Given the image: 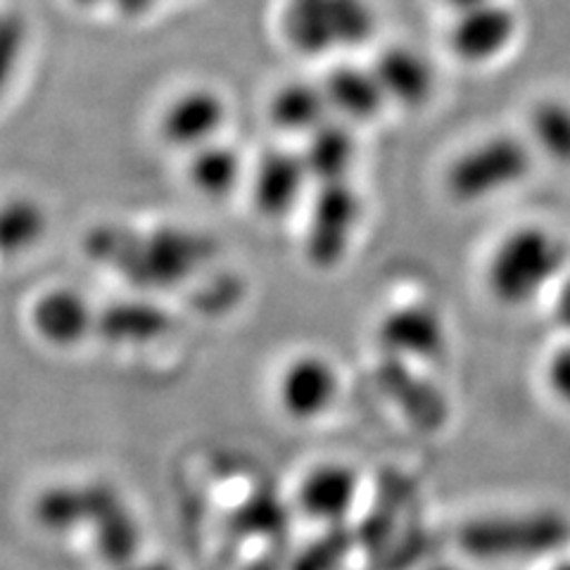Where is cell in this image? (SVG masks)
Returning a JSON list of instances; mask_svg holds the SVG:
<instances>
[{"label": "cell", "mask_w": 570, "mask_h": 570, "mask_svg": "<svg viewBox=\"0 0 570 570\" xmlns=\"http://www.w3.org/2000/svg\"><path fill=\"white\" fill-rule=\"evenodd\" d=\"M247 174L243 153L222 138L186 155V181L190 190L212 203L230 198L247 181Z\"/></svg>", "instance_id": "e0dca14e"}, {"label": "cell", "mask_w": 570, "mask_h": 570, "mask_svg": "<svg viewBox=\"0 0 570 570\" xmlns=\"http://www.w3.org/2000/svg\"><path fill=\"white\" fill-rule=\"evenodd\" d=\"M456 540L469 557L483 561L542 559L570 542V519L551 509L480 515L461 525Z\"/></svg>", "instance_id": "3957f363"}, {"label": "cell", "mask_w": 570, "mask_h": 570, "mask_svg": "<svg viewBox=\"0 0 570 570\" xmlns=\"http://www.w3.org/2000/svg\"><path fill=\"white\" fill-rule=\"evenodd\" d=\"M50 234V212L31 193L0 198V259L14 262L39 249Z\"/></svg>", "instance_id": "ac0fdd59"}, {"label": "cell", "mask_w": 570, "mask_h": 570, "mask_svg": "<svg viewBox=\"0 0 570 570\" xmlns=\"http://www.w3.org/2000/svg\"><path fill=\"white\" fill-rule=\"evenodd\" d=\"M24 24L17 17H0V94L12 81V75L22 58Z\"/></svg>", "instance_id": "cb8c5ba5"}, {"label": "cell", "mask_w": 570, "mask_h": 570, "mask_svg": "<svg viewBox=\"0 0 570 570\" xmlns=\"http://www.w3.org/2000/svg\"><path fill=\"white\" fill-rule=\"evenodd\" d=\"M228 100L209 86H186L157 115V138L184 157L219 140L228 124Z\"/></svg>", "instance_id": "ba28073f"}, {"label": "cell", "mask_w": 570, "mask_h": 570, "mask_svg": "<svg viewBox=\"0 0 570 570\" xmlns=\"http://www.w3.org/2000/svg\"><path fill=\"white\" fill-rule=\"evenodd\" d=\"M305 228V253L318 269H333L350 253V245L362 226V195L345 181L312 186Z\"/></svg>", "instance_id": "8992f818"}, {"label": "cell", "mask_w": 570, "mask_h": 570, "mask_svg": "<svg viewBox=\"0 0 570 570\" xmlns=\"http://www.w3.org/2000/svg\"><path fill=\"white\" fill-rule=\"evenodd\" d=\"M528 138L494 134L461 150L444 171V190L456 205H478L521 186L532 171Z\"/></svg>", "instance_id": "277c9868"}, {"label": "cell", "mask_w": 570, "mask_h": 570, "mask_svg": "<svg viewBox=\"0 0 570 570\" xmlns=\"http://www.w3.org/2000/svg\"><path fill=\"white\" fill-rule=\"evenodd\" d=\"M554 316L563 328L570 331V269L561 276V285L557 293V305H554Z\"/></svg>", "instance_id": "484cf974"}, {"label": "cell", "mask_w": 570, "mask_h": 570, "mask_svg": "<svg viewBox=\"0 0 570 570\" xmlns=\"http://www.w3.org/2000/svg\"><path fill=\"white\" fill-rule=\"evenodd\" d=\"M544 383L551 395L570 406V343L551 352L544 364Z\"/></svg>", "instance_id": "d4e9b609"}, {"label": "cell", "mask_w": 570, "mask_h": 570, "mask_svg": "<svg viewBox=\"0 0 570 570\" xmlns=\"http://www.w3.org/2000/svg\"><path fill=\"white\" fill-rule=\"evenodd\" d=\"M119 494L105 483H62L46 488L33 502V515L41 528L67 532L94 525L100 513Z\"/></svg>", "instance_id": "5bb4252c"}, {"label": "cell", "mask_w": 570, "mask_h": 570, "mask_svg": "<svg viewBox=\"0 0 570 570\" xmlns=\"http://www.w3.org/2000/svg\"><path fill=\"white\" fill-rule=\"evenodd\" d=\"M528 142L549 163L570 167V100L542 98L530 107Z\"/></svg>", "instance_id": "7402d4cb"}, {"label": "cell", "mask_w": 570, "mask_h": 570, "mask_svg": "<svg viewBox=\"0 0 570 570\" xmlns=\"http://www.w3.org/2000/svg\"><path fill=\"white\" fill-rule=\"evenodd\" d=\"M387 105L416 110L435 96L438 75L425 52L412 46H390L371 65Z\"/></svg>", "instance_id": "4fadbf2b"}, {"label": "cell", "mask_w": 570, "mask_h": 570, "mask_svg": "<svg viewBox=\"0 0 570 570\" xmlns=\"http://www.w3.org/2000/svg\"><path fill=\"white\" fill-rule=\"evenodd\" d=\"M360 494V475L347 463L326 461L305 473L297 488L299 509L321 523H337Z\"/></svg>", "instance_id": "9a60e30c"}, {"label": "cell", "mask_w": 570, "mask_h": 570, "mask_svg": "<svg viewBox=\"0 0 570 570\" xmlns=\"http://www.w3.org/2000/svg\"><path fill=\"white\" fill-rule=\"evenodd\" d=\"M341 373H337L328 356L305 352L293 356L281 368L276 381V400L288 419L312 423L331 412L337 397H341Z\"/></svg>", "instance_id": "30bf717a"}, {"label": "cell", "mask_w": 570, "mask_h": 570, "mask_svg": "<svg viewBox=\"0 0 570 570\" xmlns=\"http://www.w3.org/2000/svg\"><path fill=\"white\" fill-rule=\"evenodd\" d=\"M568 269L566 243L538 224L515 226L492 247L485 266L490 295L504 307H525L540 299Z\"/></svg>", "instance_id": "6da1fadb"}, {"label": "cell", "mask_w": 570, "mask_h": 570, "mask_svg": "<svg viewBox=\"0 0 570 570\" xmlns=\"http://www.w3.org/2000/svg\"><path fill=\"white\" fill-rule=\"evenodd\" d=\"M438 570H452V568H438Z\"/></svg>", "instance_id": "4dcf8cb0"}, {"label": "cell", "mask_w": 570, "mask_h": 570, "mask_svg": "<svg viewBox=\"0 0 570 570\" xmlns=\"http://www.w3.org/2000/svg\"><path fill=\"white\" fill-rule=\"evenodd\" d=\"M440 3L454 14V12H461V10H469V8H475V6L490 3V0H440Z\"/></svg>", "instance_id": "83f0119b"}, {"label": "cell", "mask_w": 570, "mask_h": 570, "mask_svg": "<svg viewBox=\"0 0 570 570\" xmlns=\"http://www.w3.org/2000/svg\"><path fill=\"white\" fill-rule=\"evenodd\" d=\"M247 181L255 209L269 222L291 217L312 188L305 159L293 150L264 153L247 174Z\"/></svg>", "instance_id": "8fae6325"}, {"label": "cell", "mask_w": 570, "mask_h": 570, "mask_svg": "<svg viewBox=\"0 0 570 570\" xmlns=\"http://www.w3.org/2000/svg\"><path fill=\"white\" fill-rule=\"evenodd\" d=\"M27 328L48 350L75 352L96 337L98 307L77 285L52 283L29 302Z\"/></svg>", "instance_id": "52a82bcc"}, {"label": "cell", "mask_w": 570, "mask_h": 570, "mask_svg": "<svg viewBox=\"0 0 570 570\" xmlns=\"http://www.w3.org/2000/svg\"><path fill=\"white\" fill-rule=\"evenodd\" d=\"M96 528V544L100 554L110 563L129 561L140 544V528L134 519V513L117 497L115 502L107 507L100 519L94 523Z\"/></svg>", "instance_id": "603a6c76"}, {"label": "cell", "mask_w": 570, "mask_h": 570, "mask_svg": "<svg viewBox=\"0 0 570 570\" xmlns=\"http://www.w3.org/2000/svg\"><path fill=\"white\" fill-rule=\"evenodd\" d=\"M269 119L288 136L307 138L333 119L321 81H288L269 100Z\"/></svg>", "instance_id": "d6986e66"}, {"label": "cell", "mask_w": 570, "mask_h": 570, "mask_svg": "<svg viewBox=\"0 0 570 570\" xmlns=\"http://www.w3.org/2000/svg\"><path fill=\"white\" fill-rule=\"evenodd\" d=\"M379 341L385 352L400 360H435L448 343V328L440 312L423 302L404 305L383 316Z\"/></svg>", "instance_id": "7c38bea8"}, {"label": "cell", "mask_w": 570, "mask_h": 570, "mask_svg": "<svg viewBox=\"0 0 570 570\" xmlns=\"http://www.w3.org/2000/svg\"><path fill=\"white\" fill-rule=\"evenodd\" d=\"M321 88L326 94L331 115L350 127L373 121L387 107L383 88L371 67L335 65L321 79Z\"/></svg>", "instance_id": "2e32d148"}, {"label": "cell", "mask_w": 570, "mask_h": 570, "mask_svg": "<svg viewBox=\"0 0 570 570\" xmlns=\"http://www.w3.org/2000/svg\"><path fill=\"white\" fill-rule=\"evenodd\" d=\"M169 314L150 302H117L110 309H98L96 335L112 345H148L169 331Z\"/></svg>", "instance_id": "44dd1931"}, {"label": "cell", "mask_w": 570, "mask_h": 570, "mask_svg": "<svg viewBox=\"0 0 570 570\" xmlns=\"http://www.w3.org/2000/svg\"><path fill=\"white\" fill-rule=\"evenodd\" d=\"M119 247H112L115 269L138 288L167 291L198 274L214 257L209 236L186 226H157L146 234L112 230Z\"/></svg>", "instance_id": "7a4b0ae2"}, {"label": "cell", "mask_w": 570, "mask_h": 570, "mask_svg": "<svg viewBox=\"0 0 570 570\" xmlns=\"http://www.w3.org/2000/svg\"><path fill=\"white\" fill-rule=\"evenodd\" d=\"M521 31V17L502 0L454 12L448 29L452 56L471 67H485L513 48Z\"/></svg>", "instance_id": "9c48e42d"}, {"label": "cell", "mask_w": 570, "mask_h": 570, "mask_svg": "<svg viewBox=\"0 0 570 570\" xmlns=\"http://www.w3.org/2000/svg\"><path fill=\"white\" fill-rule=\"evenodd\" d=\"M281 31L302 56L318 58L368 43L376 12L368 0H283Z\"/></svg>", "instance_id": "5b68a950"}, {"label": "cell", "mask_w": 570, "mask_h": 570, "mask_svg": "<svg viewBox=\"0 0 570 570\" xmlns=\"http://www.w3.org/2000/svg\"><path fill=\"white\" fill-rule=\"evenodd\" d=\"M69 3L79 8V10H83V12H91V10H98L102 6H112L115 0H69Z\"/></svg>", "instance_id": "f1b7e54d"}, {"label": "cell", "mask_w": 570, "mask_h": 570, "mask_svg": "<svg viewBox=\"0 0 570 570\" xmlns=\"http://www.w3.org/2000/svg\"><path fill=\"white\" fill-rule=\"evenodd\" d=\"M165 3L167 0H115L112 8H117L121 14H127V17H142Z\"/></svg>", "instance_id": "4316f807"}, {"label": "cell", "mask_w": 570, "mask_h": 570, "mask_svg": "<svg viewBox=\"0 0 570 570\" xmlns=\"http://www.w3.org/2000/svg\"><path fill=\"white\" fill-rule=\"evenodd\" d=\"M551 570H570V557L568 559H563V561H559L554 568Z\"/></svg>", "instance_id": "f546056e"}, {"label": "cell", "mask_w": 570, "mask_h": 570, "mask_svg": "<svg viewBox=\"0 0 570 570\" xmlns=\"http://www.w3.org/2000/svg\"><path fill=\"white\" fill-rule=\"evenodd\" d=\"M299 155L305 159L312 186L345 181L356 159V138L352 127L333 117L305 138V148Z\"/></svg>", "instance_id": "ffe728a7"}]
</instances>
